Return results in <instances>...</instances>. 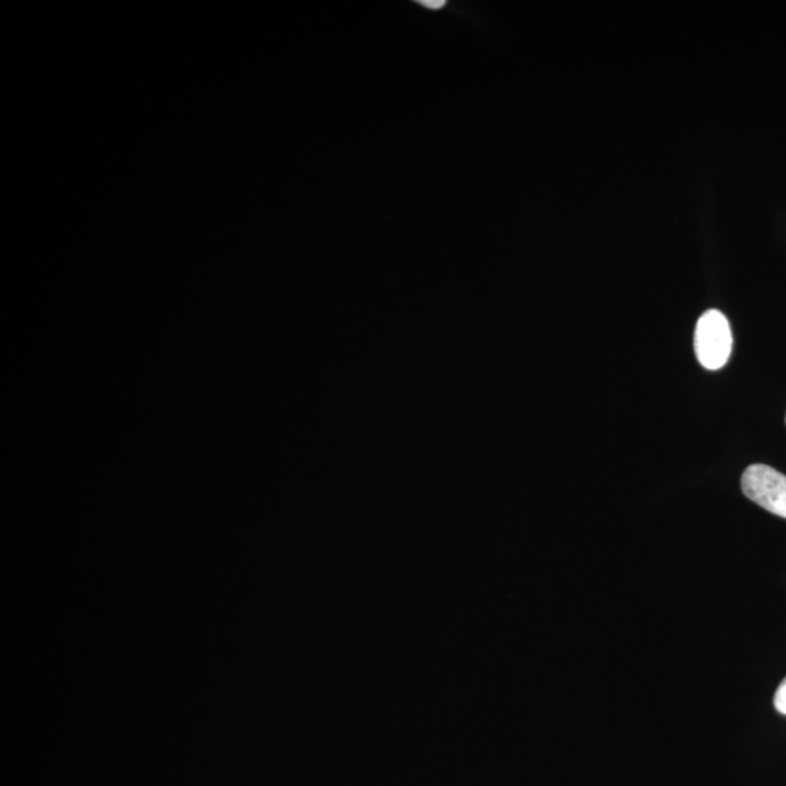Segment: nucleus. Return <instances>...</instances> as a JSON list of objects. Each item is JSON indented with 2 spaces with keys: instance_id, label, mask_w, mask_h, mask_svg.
Segmentation results:
<instances>
[{
  "instance_id": "obj_2",
  "label": "nucleus",
  "mask_w": 786,
  "mask_h": 786,
  "mask_svg": "<svg viewBox=\"0 0 786 786\" xmlns=\"http://www.w3.org/2000/svg\"><path fill=\"white\" fill-rule=\"evenodd\" d=\"M744 496L770 511L786 519V476L766 465H752L741 478Z\"/></svg>"
},
{
  "instance_id": "obj_4",
  "label": "nucleus",
  "mask_w": 786,
  "mask_h": 786,
  "mask_svg": "<svg viewBox=\"0 0 786 786\" xmlns=\"http://www.w3.org/2000/svg\"><path fill=\"white\" fill-rule=\"evenodd\" d=\"M421 4V7L429 8V9H440L443 8L446 2L444 0H419L417 2Z\"/></svg>"
},
{
  "instance_id": "obj_1",
  "label": "nucleus",
  "mask_w": 786,
  "mask_h": 786,
  "mask_svg": "<svg viewBox=\"0 0 786 786\" xmlns=\"http://www.w3.org/2000/svg\"><path fill=\"white\" fill-rule=\"evenodd\" d=\"M733 350V334L724 313L711 309L699 318L695 330V353L700 365L718 370L729 362Z\"/></svg>"
},
{
  "instance_id": "obj_3",
  "label": "nucleus",
  "mask_w": 786,
  "mask_h": 786,
  "mask_svg": "<svg viewBox=\"0 0 786 786\" xmlns=\"http://www.w3.org/2000/svg\"><path fill=\"white\" fill-rule=\"evenodd\" d=\"M774 704L776 711L786 716V677L785 680L781 683L778 690H776Z\"/></svg>"
}]
</instances>
